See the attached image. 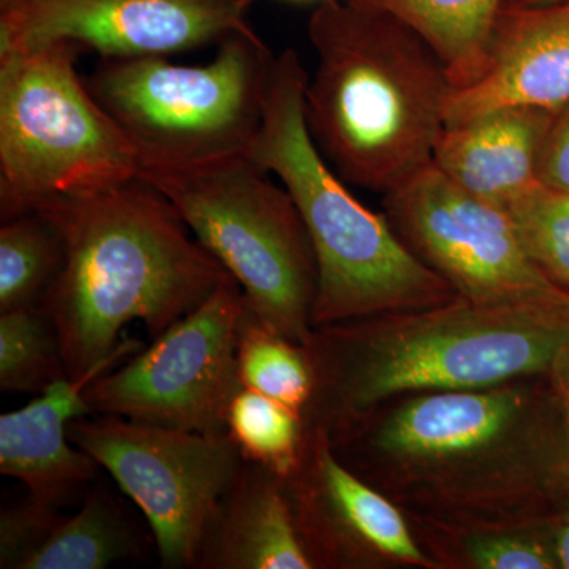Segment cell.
Here are the masks:
<instances>
[{
    "instance_id": "cell-1",
    "label": "cell",
    "mask_w": 569,
    "mask_h": 569,
    "mask_svg": "<svg viewBox=\"0 0 569 569\" xmlns=\"http://www.w3.org/2000/svg\"><path fill=\"white\" fill-rule=\"evenodd\" d=\"M307 426L331 430L407 392L470 391L552 373L569 353V296L441 305L316 326Z\"/></svg>"
},
{
    "instance_id": "cell-2",
    "label": "cell",
    "mask_w": 569,
    "mask_h": 569,
    "mask_svg": "<svg viewBox=\"0 0 569 569\" xmlns=\"http://www.w3.org/2000/svg\"><path fill=\"white\" fill-rule=\"evenodd\" d=\"M36 211L63 242L61 274L40 309L54 325L70 378L107 361L133 321L153 340L234 280L140 176Z\"/></svg>"
},
{
    "instance_id": "cell-3",
    "label": "cell",
    "mask_w": 569,
    "mask_h": 569,
    "mask_svg": "<svg viewBox=\"0 0 569 569\" xmlns=\"http://www.w3.org/2000/svg\"><path fill=\"white\" fill-rule=\"evenodd\" d=\"M307 31V129L337 176L387 194L429 167L452 89L436 50L362 0H320Z\"/></svg>"
},
{
    "instance_id": "cell-4",
    "label": "cell",
    "mask_w": 569,
    "mask_h": 569,
    "mask_svg": "<svg viewBox=\"0 0 569 569\" xmlns=\"http://www.w3.org/2000/svg\"><path fill=\"white\" fill-rule=\"evenodd\" d=\"M307 81L298 52L288 48L274 54L263 118L246 156L282 181L312 239L318 263L313 328L456 298L455 288L403 244L387 216L362 204L318 151L306 123Z\"/></svg>"
},
{
    "instance_id": "cell-5",
    "label": "cell",
    "mask_w": 569,
    "mask_h": 569,
    "mask_svg": "<svg viewBox=\"0 0 569 569\" xmlns=\"http://www.w3.org/2000/svg\"><path fill=\"white\" fill-rule=\"evenodd\" d=\"M272 58L257 32L234 33L204 66L99 58L84 81L132 146L141 174L246 156Z\"/></svg>"
},
{
    "instance_id": "cell-6",
    "label": "cell",
    "mask_w": 569,
    "mask_h": 569,
    "mask_svg": "<svg viewBox=\"0 0 569 569\" xmlns=\"http://www.w3.org/2000/svg\"><path fill=\"white\" fill-rule=\"evenodd\" d=\"M247 156L142 171L197 241L233 276L272 331L307 347L318 293L312 239L293 198Z\"/></svg>"
},
{
    "instance_id": "cell-7",
    "label": "cell",
    "mask_w": 569,
    "mask_h": 569,
    "mask_svg": "<svg viewBox=\"0 0 569 569\" xmlns=\"http://www.w3.org/2000/svg\"><path fill=\"white\" fill-rule=\"evenodd\" d=\"M74 44L0 52V222L140 176V163L78 74Z\"/></svg>"
},
{
    "instance_id": "cell-8",
    "label": "cell",
    "mask_w": 569,
    "mask_h": 569,
    "mask_svg": "<svg viewBox=\"0 0 569 569\" xmlns=\"http://www.w3.org/2000/svg\"><path fill=\"white\" fill-rule=\"evenodd\" d=\"M69 437L140 509L160 567L197 569L217 508L244 463L231 437L104 415L74 419Z\"/></svg>"
},
{
    "instance_id": "cell-9",
    "label": "cell",
    "mask_w": 569,
    "mask_h": 569,
    "mask_svg": "<svg viewBox=\"0 0 569 569\" xmlns=\"http://www.w3.org/2000/svg\"><path fill=\"white\" fill-rule=\"evenodd\" d=\"M246 299L236 280L86 388L92 415L201 433H228L241 388L236 362Z\"/></svg>"
},
{
    "instance_id": "cell-10",
    "label": "cell",
    "mask_w": 569,
    "mask_h": 569,
    "mask_svg": "<svg viewBox=\"0 0 569 569\" xmlns=\"http://www.w3.org/2000/svg\"><path fill=\"white\" fill-rule=\"evenodd\" d=\"M403 244L459 296L478 301L568 298L520 244L507 209L467 192L430 163L385 194Z\"/></svg>"
},
{
    "instance_id": "cell-11",
    "label": "cell",
    "mask_w": 569,
    "mask_h": 569,
    "mask_svg": "<svg viewBox=\"0 0 569 569\" xmlns=\"http://www.w3.org/2000/svg\"><path fill=\"white\" fill-rule=\"evenodd\" d=\"M250 0H18L0 10V52L74 44L99 58H170L254 33Z\"/></svg>"
},
{
    "instance_id": "cell-12",
    "label": "cell",
    "mask_w": 569,
    "mask_h": 569,
    "mask_svg": "<svg viewBox=\"0 0 569 569\" xmlns=\"http://www.w3.org/2000/svg\"><path fill=\"white\" fill-rule=\"evenodd\" d=\"M529 400L512 383L436 391L407 400L378 425L329 430L347 467L392 462L411 475H440L485 462L527 430Z\"/></svg>"
},
{
    "instance_id": "cell-13",
    "label": "cell",
    "mask_w": 569,
    "mask_h": 569,
    "mask_svg": "<svg viewBox=\"0 0 569 569\" xmlns=\"http://www.w3.org/2000/svg\"><path fill=\"white\" fill-rule=\"evenodd\" d=\"M284 482L317 568L348 567L370 557L427 565L399 509L337 458L326 427L307 426L301 463Z\"/></svg>"
},
{
    "instance_id": "cell-14",
    "label": "cell",
    "mask_w": 569,
    "mask_h": 569,
    "mask_svg": "<svg viewBox=\"0 0 569 569\" xmlns=\"http://www.w3.org/2000/svg\"><path fill=\"white\" fill-rule=\"evenodd\" d=\"M569 103V2L545 9H503L481 74L451 89L445 127L503 107L560 111Z\"/></svg>"
},
{
    "instance_id": "cell-15",
    "label": "cell",
    "mask_w": 569,
    "mask_h": 569,
    "mask_svg": "<svg viewBox=\"0 0 569 569\" xmlns=\"http://www.w3.org/2000/svg\"><path fill=\"white\" fill-rule=\"evenodd\" d=\"M141 348L138 340L123 339L86 376L62 378L28 406L0 415V473L17 479L44 507L61 509L80 496L96 481L100 466L70 440V422L91 415L86 388Z\"/></svg>"
},
{
    "instance_id": "cell-16",
    "label": "cell",
    "mask_w": 569,
    "mask_h": 569,
    "mask_svg": "<svg viewBox=\"0 0 569 569\" xmlns=\"http://www.w3.org/2000/svg\"><path fill=\"white\" fill-rule=\"evenodd\" d=\"M557 112L503 107L445 127L432 163L467 192L505 208L539 182V156Z\"/></svg>"
},
{
    "instance_id": "cell-17",
    "label": "cell",
    "mask_w": 569,
    "mask_h": 569,
    "mask_svg": "<svg viewBox=\"0 0 569 569\" xmlns=\"http://www.w3.org/2000/svg\"><path fill=\"white\" fill-rule=\"evenodd\" d=\"M313 568L287 482L269 468L244 460L217 508L197 569Z\"/></svg>"
},
{
    "instance_id": "cell-18",
    "label": "cell",
    "mask_w": 569,
    "mask_h": 569,
    "mask_svg": "<svg viewBox=\"0 0 569 569\" xmlns=\"http://www.w3.org/2000/svg\"><path fill=\"white\" fill-rule=\"evenodd\" d=\"M144 553V538L121 500L93 486L74 515L59 512L20 569H104Z\"/></svg>"
},
{
    "instance_id": "cell-19",
    "label": "cell",
    "mask_w": 569,
    "mask_h": 569,
    "mask_svg": "<svg viewBox=\"0 0 569 569\" xmlns=\"http://www.w3.org/2000/svg\"><path fill=\"white\" fill-rule=\"evenodd\" d=\"M415 29L447 67L452 89L477 80L486 66L505 0H362Z\"/></svg>"
},
{
    "instance_id": "cell-20",
    "label": "cell",
    "mask_w": 569,
    "mask_h": 569,
    "mask_svg": "<svg viewBox=\"0 0 569 569\" xmlns=\"http://www.w3.org/2000/svg\"><path fill=\"white\" fill-rule=\"evenodd\" d=\"M63 242L54 224L31 211L0 227V313L40 307L61 274Z\"/></svg>"
},
{
    "instance_id": "cell-21",
    "label": "cell",
    "mask_w": 569,
    "mask_h": 569,
    "mask_svg": "<svg viewBox=\"0 0 569 569\" xmlns=\"http://www.w3.org/2000/svg\"><path fill=\"white\" fill-rule=\"evenodd\" d=\"M236 362L241 387L306 413L316 389L309 351L272 331L247 305L239 321Z\"/></svg>"
},
{
    "instance_id": "cell-22",
    "label": "cell",
    "mask_w": 569,
    "mask_h": 569,
    "mask_svg": "<svg viewBox=\"0 0 569 569\" xmlns=\"http://www.w3.org/2000/svg\"><path fill=\"white\" fill-rule=\"evenodd\" d=\"M227 432L242 459L288 479L301 463L307 425L305 415L253 389L241 387L231 399Z\"/></svg>"
},
{
    "instance_id": "cell-23",
    "label": "cell",
    "mask_w": 569,
    "mask_h": 569,
    "mask_svg": "<svg viewBox=\"0 0 569 569\" xmlns=\"http://www.w3.org/2000/svg\"><path fill=\"white\" fill-rule=\"evenodd\" d=\"M66 377L58 332L40 307L0 313V391L41 395Z\"/></svg>"
},
{
    "instance_id": "cell-24",
    "label": "cell",
    "mask_w": 569,
    "mask_h": 569,
    "mask_svg": "<svg viewBox=\"0 0 569 569\" xmlns=\"http://www.w3.org/2000/svg\"><path fill=\"white\" fill-rule=\"evenodd\" d=\"M505 209L539 271L569 291V193L538 182Z\"/></svg>"
},
{
    "instance_id": "cell-25",
    "label": "cell",
    "mask_w": 569,
    "mask_h": 569,
    "mask_svg": "<svg viewBox=\"0 0 569 569\" xmlns=\"http://www.w3.org/2000/svg\"><path fill=\"white\" fill-rule=\"evenodd\" d=\"M61 509L44 507L31 498L2 509L0 515V568L20 569L39 545Z\"/></svg>"
},
{
    "instance_id": "cell-26",
    "label": "cell",
    "mask_w": 569,
    "mask_h": 569,
    "mask_svg": "<svg viewBox=\"0 0 569 569\" xmlns=\"http://www.w3.org/2000/svg\"><path fill=\"white\" fill-rule=\"evenodd\" d=\"M471 563L481 569L559 568L553 546L526 537H481L468 542Z\"/></svg>"
},
{
    "instance_id": "cell-27",
    "label": "cell",
    "mask_w": 569,
    "mask_h": 569,
    "mask_svg": "<svg viewBox=\"0 0 569 569\" xmlns=\"http://www.w3.org/2000/svg\"><path fill=\"white\" fill-rule=\"evenodd\" d=\"M538 179L550 189L569 193V103L557 112L542 144Z\"/></svg>"
},
{
    "instance_id": "cell-28",
    "label": "cell",
    "mask_w": 569,
    "mask_h": 569,
    "mask_svg": "<svg viewBox=\"0 0 569 569\" xmlns=\"http://www.w3.org/2000/svg\"><path fill=\"white\" fill-rule=\"evenodd\" d=\"M550 377L553 378L561 413H563V440H561L559 455L552 462L550 477L556 488L569 493V353L561 359Z\"/></svg>"
},
{
    "instance_id": "cell-29",
    "label": "cell",
    "mask_w": 569,
    "mask_h": 569,
    "mask_svg": "<svg viewBox=\"0 0 569 569\" xmlns=\"http://www.w3.org/2000/svg\"><path fill=\"white\" fill-rule=\"evenodd\" d=\"M553 552H556L559 568L569 569V511L561 516L553 533Z\"/></svg>"
},
{
    "instance_id": "cell-30",
    "label": "cell",
    "mask_w": 569,
    "mask_h": 569,
    "mask_svg": "<svg viewBox=\"0 0 569 569\" xmlns=\"http://www.w3.org/2000/svg\"><path fill=\"white\" fill-rule=\"evenodd\" d=\"M568 2L569 0H505L503 9H545Z\"/></svg>"
},
{
    "instance_id": "cell-31",
    "label": "cell",
    "mask_w": 569,
    "mask_h": 569,
    "mask_svg": "<svg viewBox=\"0 0 569 569\" xmlns=\"http://www.w3.org/2000/svg\"><path fill=\"white\" fill-rule=\"evenodd\" d=\"M14 2H18V0H0V10L9 9Z\"/></svg>"
},
{
    "instance_id": "cell-32",
    "label": "cell",
    "mask_w": 569,
    "mask_h": 569,
    "mask_svg": "<svg viewBox=\"0 0 569 569\" xmlns=\"http://www.w3.org/2000/svg\"><path fill=\"white\" fill-rule=\"evenodd\" d=\"M250 2H257V0H250ZM293 2H307V0H293Z\"/></svg>"
}]
</instances>
